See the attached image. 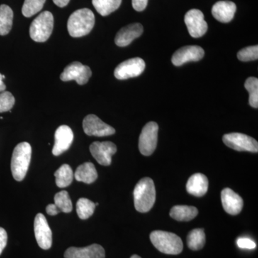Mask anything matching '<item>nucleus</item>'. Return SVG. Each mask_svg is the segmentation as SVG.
Masks as SVG:
<instances>
[{
	"instance_id": "nucleus-1",
	"label": "nucleus",
	"mask_w": 258,
	"mask_h": 258,
	"mask_svg": "<svg viewBox=\"0 0 258 258\" xmlns=\"http://www.w3.org/2000/svg\"><path fill=\"white\" fill-rule=\"evenodd\" d=\"M134 206L142 213L150 211L156 201V189L151 178H143L137 183L134 191Z\"/></svg>"
},
{
	"instance_id": "nucleus-2",
	"label": "nucleus",
	"mask_w": 258,
	"mask_h": 258,
	"mask_svg": "<svg viewBox=\"0 0 258 258\" xmlns=\"http://www.w3.org/2000/svg\"><path fill=\"white\" fill-rule=\"evenodd\" d=\"M95 25V15L91 10L83 8L75 11L68 21V30L73 37L87 35Z\"/></svg>"
},
{
	"instance_id": "nucleus-3",
	"label": "nucleus",
	"mask_w": 258,
	"mask_h": 258,
	"mask_svg": "<svg viewBox=\"0 0 258 258\" xmlns=\"http://www.w3.org/2000/svg\"><path fill=\"white\" fill-rule=\"evenodd\" d=\"M32 147L28 142H22L16 146L13 153L11 170L16 181H23L28 172L31 160Z\"/></svg>"
},
{
	"instance_id": "nucleus-4",
	"label": "nucleus",
	"mask_w": 258,
	"mask_h": 258,
	"mask_svg": "<svg viewBox=\"0 0 258 258\" xmlns=\"http://www.w3.org/2000/svg\"><path fill=\"white\" fill-rule=\"evenodd\" d=\"M154 247L161 252L167 254H179L183 250V242L179 236L165 231L156 230L150 235Z\"/></svg>"
},
{
	"instance_id": "nucleus-5",
	"label": "nucleus",
	"mask_w": 258,
	"mask_h": 258,
	"mask_svg": "<svg viewBox=\"0 0 258 258\" xmlns=\"http://www.w3.org/2000/svg\"><path fill=\"white\" fill-rule=\"evenodd\" d=\"M54 18L52 13L49 11L42 12L30 25V37L37 42L47 41L52 34Z\"/></svg>"
},
{
	"instance_id": "nucleus-6",
	"label": "nucleus",
	"mask_w": 258,
	"mask_h": 258,
	"mask_svg": "<svg viewBox=\"0 0 258 258\" xmlns=\"http://www.w3.org/2000/svg\"><path fill=\"white\" fill-rule=\"evenodd\" d=\"M159 125L156 122H149L144 125L139 137V149L144 156L152 155L157 146Z\"/></svg>"
},
{
	"instance_id": "nucleus-7",
	"label": "nucleus",
	"mask_w": 258,
	"mask_h": 258,
	"mask_svg": "<svg viewBox=\"0 0 258 258\" xmlns=\"http://www.w3.org/2000/svg\"><path fill=\"white\" fill-rule=\"evenodd\" d=\"M227 147L238 152H258V143L255 139L245 134L231 133L225 134L222 138Z\"/></svg>"
},
{
	"instance_id": "nucleus-8",
	"label": "nucleus",
	"mask_w": 258,
	"mask_h": 258,
	"mask_svg": "<svg viewBox=\"0 0 258 258\" xmlns=\"http://www.w3.org/2000/svg\"><path fill=\"white\" fill-rule=\"evenodd\" d=\"M91 76L92 72L88 66L80 62H74L64 68L60 78L64 82L76 81L79 85H84L88 82Z\"/></svg>"
},
{
	"instance_id": "nucleus-9",
	"label": "nucleus",
	"mask_w": 258,
	"mask_h": 258,
	"mask_svg": "<svg viewBox=\"0 0 258 258\" xmlns=\"http://www.w3.org/2000/svg\"><path fill=\"white\" fill-rule=\"evenodd\" d=\"M146 64L143 59L134 57L123 61L115 68L114 76L117 79L125 80L140 76L145 70Z\"/></svg>"
},
{
	"instance_id": "nucleus-10",
	"label": "nucleus",
	"mask_w": 258,
	"mask_h": 258,
	"mask_svg": "<svg viewBox=\"0 0 258 258\" xmlns=\"http://www.w3.org/2000/svg\"><path fill=\"white\" fill-rule=\"evenodd\" d=\"M184 22L190 35L195 38L203 37L208 31V23L205 21L203 13L200 10H190L185 15Z\"/></svg>"
},
{
	"instance_id": "nucleus-11",
	"label": "nucleus",
	"mask_w": 258,
	"mask_h": 258,
	"mask_svg": "<svg viewBox=\"0 0 258 258\" xmlns=\"http://www.w3.org/2000/svg\"><path fill=\"white\" fill-rule=\"evenodd\" d=\"M83 128L88 136L94 137H108L115 133V130L111 125L102 121L96 115H88L83 119Z\"/></svg>"
},
{
	"instance_id": "nucleus-12",
	"label": "nucleus",
	"mask_w": 258,
	"mask_h": 258,
	"mask_svg": "<svg viewBox=\"0 0 258 258\" xmlns=\"http://www.w3.org/2000/svg\"><path fill=\"white\" fill-rule=\"evenodd\" d=\"M35 238L40 248L49 249L52 246V231L45 217L41 213L37 214L34 222Z\"/></svg>"
},
{
	"instance_id": "nucleus-13",
	"label": "nucleus",
	"mask_w": 258,
	"mask_h": 258,
	"mask_svg": "<svg viewBox=\"0 0 258 258\" xmlns=\"http://www.w3.org/2000/svg\"><path fill=\"white\" fill-rule=\"evenodd\" d=\"M90 152L98 164L102 166L111 165L112 157L117 152V147L113 142H93L90 146Z\"/></svg>"
},
{
	"instance_id": "nucleus-14",
	"label": "nucleus",
	"mask_w": 258,
	"mask_h": 258,
	"mask_svg": "<svg viewBox=\"0 0 258 258\" xmlns=\"http://www.w3.org/2000/svg\"><path fill=\"white\" fill-rule=\"evenodd\" d=\"M204 55L205 51L203 47L198 45H189L176 50L171 57V62L174 66H181L190 61L200 60Z\"/></svg>"
},
{
	"instance_id": "nucleus-15",
	"label": "nucleus",
	"mask_w": 258,
	"mask_h": 258,
	"mask_svg": "<svg viewBox=\"0 0 258 258\" xmlns=\"http://www.w3.org/2000/svg\"><path fill=\"white\" fill-rule=\"evenodd\" d=\"M74 132L69 125L59 126L55 133V144L52 149V154L59 156L69 150L74 141Z\"/></svg>"
},
{
	"instance_id": "nucleus-16",
	"label": "nucleus",
	"mask_w": 258,
	"mask_h": 258,
	"mask_svg": "<svg viewBox=\"0 0 258 258\" xmlns=\"http://www.w3.org/2000/svg\"><path fill=\"white\" fill-rule=\"evenodd\" d=\"M105 249L101 245L93 244L85 247H71L64 252V258H105Z\"/></svg>"
},
{
	"instance_id": "nucleus-17",
	"label": "nucleus",
	"mask_w": 258,
	"mask_h": 258,
	"mask_svg": "<svg viewBox=\"0 0 258 258\" xmlns=\"http://www.w3.org/2000/svg\"><path fill=\"white\" fill-rule=\"evenodd\" d=\"M144 28L140 23H134L120 29L115 37V43L119 47L128 46L136 38L140 37Z\"/></svg>"
},
{
	"instance_id": "nucleus-18",
	"label": "nucleus",
	"mask_w": 258,
	"mask_h": 258,
	"mask_svg": "<svg viewBox=\"0 0 258 258\" xmlns=\"http://www.w3.org/2000/svg\"><path fill=\"white\" fill-rule=\"evenodd\" d=\"M221 200L222 206L227 213L231 215H237L242 211L243 200L240 195L230 188H225L222 190Z\"/></svg>"
},
{
	"instance_id": "nucleus-19",
	"label": "nucleus",
	"mask_w": 258,
	"mask_h": 258,
	"mask_svg": "<svg viewBox=\"0 0 258 258\" xmlns=\"http://www.w3.org/2000/svg\"><path fill=\"white\" fill-rule=\"evenodd\" d=\"M237 7L230 1L217 2L212 7V14L220 23H230L234 18Z\"/></svg>"
},
{
	"instance_id": "nucleus-20",
	"label": "nucleus",
	"mask_w": 258,
	"mask_h": 258,
	"mask_svg": "<svg viewBox=\"0 0 258 258\" xmlns=\"http://www.w3.org/2000/svg\"><path fill=\"white\" fill-rule=\"evenodd\" d=\"M208 178L203 174H195L190 176L186 184V191L190 195L196 197H203L208 190Z\"/></svg>"
},
{
	"instance_id": "nucleus-21",
	"label": "nucleus",
	"mask_w": 258,
	"mask_h": 258,
	"mask_svg": "<svg viewBox=\"0 0 258 258\" xmlns=\"http://www.w3.org/2000/svg\"><path fill=\"white\" fill-rule=\"evenodd\" d=\"M75 178L77 181L86 184L94 182L98 178V173L94 164L91 162H86L80 165L75 172Z\"/></svg>"
},
{
	"instance_id": "nucleus-22",
	"label": "nucleus",
	"mask_w": 258,
	"mask_h": 258,
	"mask_svg": "<svg viewBox=\"0 0 258 258\" xmlns=\"http://www.w3.org/2000/svg\"><path fill=\"white\" fill-rule=\"evenodd\" d=\"M198 215V210L195 207L177 205L173 207L170 216L177 221L188 222L193 220Z\"/></svg>"
},
{
	"instance_id": "nucleus-23",
	"label": "nucleus",
	"mask_w": 258,
	"mask_h": 258,
	"mask_svg": "<svg viewBox=\"0 0 258 258\" xmlns=\"http://www.w3.org/2000/svg\"><path fill=\"white\" fill-rule=\"evenodd\" d=\"M13 10L8 5H0V35L9 34L13 27Z\"/></svg>"
},
{
	"instance_id": "nucleus-24",
	"label": "nucleus",
	"mask_w": 258,
	"mask_h": 258,
	"mask_svg": "<svg viewBox=\"0 0 258 258\" xmlns=\"http://www.w3.org/2000/svg\"><path fill=\"white\" fill-rule=\"evenodd\" d=\"M55 182L58 187L64 188L69 186L74 179V172L69 164H63L55 171Z\"/></svg>"
},
{
	"instance_id": "nucleus-25",
	"label": "nucleus",
	"mask_w": 258,
	"mask_h": 258,
	"mask_svg": "<svg viewBox=\"0 0 258 258\" xmlns=\"http://www.w3.org/2000/svg\"><path fill=\"white\" fill-rule=\"evenodd\" d=\"M122 0H92L93 7L102 16H107L118 10Z\"/></svg>"
},
{
	"instance_id": "nucleus-26",
	"label": "nucleus",
	"mask_w": 258,
	"mask_h": 258,
	"mask_svg": "<svg viewBox=\"0 0 258 258\" xmlns=\"http://www.w3.org/2000/svg\"><path fill=\"white\" fill-rule=\"evenodd\" d=\"M188 247L194 251L203 249L205 244V234L203 229H195L188 234L186 238Z\"/></svg>"
},
{
	"instance_id": "nucleus-27",
	"label": "nucleus",
	"mask_w": 258,
	"mask_h": 258,
	"mask_svg": "<svg viewBox=\"0 0 258 258\" xmlns=\"http://www.w3.org/2000/svg\"><path fill=\"white\" fill-rule=\"evenodd\" d=\"M96 205L86 198H80L76 204V211L81 220H87L94 213Z\"/></svg>"
},
{
	"instance_id": "nucleus-28",
	"label": "nucleus",
	"mask_w": 258,
	"mask_h": 258,
	"mask_svg": "<svg viewBox=\"0 0 258 258\" xmlns=\"http://www.w3.org/2000/svg\"><path fill=\"white\" fill-rule=\"evenodd\" d=\"M244 88L248 91L249 103L252 108H258V79L250 77L246 80Z\"/></svg>"
},
{
	"instance_id": "nucleus-29",
	"label": "nucleus",
	"mask_w": 258,
	"mask_h": 258,
	"mask_svg": "<svg viewBox=\"0 0 258 258\" xmlns=\"http://www.w3.org/2000/svg\"><path fill=\"white\" fill-rule=\"evenodd\" d=\"M55 205L60 212L70 213L73 210L72 202L68 191H61L55 195Z\"/></svg>"
},
{
	"instance_id": "nucleus-30",
	"label": "nucleus",
	"mask_w": 258,
	"mask_h": 258,
	"mask_svg": "<svg viewBox=\"0 0 258 258\" xmlns=\"http://www.w3.org/2000/svg\"><path fill=\"white\" fill-rule=\"evenodd\" d=\"M46 0H25L22 13L26 18H30L40 11Z\"/></svg>"
},
{
	"instance_id": "nucleus-31",
	"label": "nucleus",
	"mask_w": 258,
	"mask_h": 258,
	"mask_svg": "<svg viewBox=\"0 0 258 258\" xmlns=\"http://www.w3.org/2000/svg\"><path fill=\"white\" fill-rule=\"evenodd\" d=\"M237 58L243 62L257 60L258 58V46H249L242 49L237 53Z\"/></svg>"
},
{
	"instance_id": "nucleus-32",
	"label": "nucleus",
	"mask_w": 258,
	"mask_h": 258,
	"mask_svg": "<svg viewBox=\"0 0 258 258\" xmlns=\"http://www.w3.org/2000/svg\"><path fill=\"white\" fill-rule=\"evenodd\" d=\"M15 103L14 96L11 93L8 91L0 93V113L11 111Z\"/></svg>"
},
{
	"instance_id": "nucleus-33",
	"label": "nucleus",
	"mask_w": 258,
	"mask_h": 258,
	"mask_svg": "<svg viewBox=\"0 0 258 258\" xmlns=\"http://www.w3.org/2000/svg\"><path fill=\"white\" fill-rule=\"evenodd\" d=\"M237 244L240 248L242 249H253L256 247V243L253 240L245 237L239 238L237 240Z\"/></svg>"
},
{
	"instance_id": "nucleus-34",
	"label": "nucleus",
	"mask_w": 258,
	"mask_h": 258,
	"mask_svg": "<svg viewBox=\"0 0 258 258\" xmlns=\"http://www.w3.org/2000/svg\"><path fill=\"white\" fill-rule=\"evenodd\" d=\"M8 243V234L3 227H0V254Z\"/></svg>"
},
{
	"instance_id": "nucleus-35",
	"label": "nucleus",
	"mask_w": 258,
	"mask_h": 258,
	"mask_svg": "<svg viewBox=\"0 0 258 258\" xmlns=\"http://www.w3.org/2000/svg\"><path fill=\"white\" fill-rule=\"evenodd\" d=\"M148 4V0H132V6L134 9L138 12L145 10Z\"/></svg>"
},
{
	"instance_id": "nucleus-36",
	"label": "nucleus",
	"mask_w": 258,
	"mask_h": 258,
	"mask_svg": "<svg viewBox=\"0 0 258 258\" xmlns=\"http://www.w3.org/2000/svg\"><path fill=\"white\" fill-rule=\"evenodd\" d=\"M46 212L49 215H51V216H55V215H57V214L60 213V210L56 207L55 204H50V205H47Z\"/></svg>"
},
{
	"instance_id": "nucleus-37",
	"label": "nucleus",
	"mask_w": 258,
	"mask_h": 258,
	"mask_svg": "<svg viewBox=\"0 0 258 258\" xmlns=\"http://www.w3.org/2000/svg\"><path fill=\"white\" fill-rule=\"evenodd\" d=\"M52 1L59 8H64V7L67 6L69 5V2L71 0H52Z\"/></svg>"
},
{
	"instance_id": "nucleus-38",
	"label": "nucleus",
	"mask_w": 258,
	"mask_h": 258,
	"mask_svg": "<svg viewBox=\"0 0 258 258\" xmlns=\"http://www.w3.org/2000/svg\"><path fill=\"white\" fill-rule=\"evenodd\" d=\"M5 79V76L0 74V93L3 92L6 89V86H5L4 82H3V80Z\"/></svg>"
},
{
	"instance_id": "nucleus-39",
	"label": "nucleus",
	"mask_w": 258,
	"mask_h": 258,
	"mask_svg": "<svg viewBox=\"0 0 258 258\" xmlns=\"http://www.w3.org/2000/svg\"><path fill=\"white\" fill-rule=\"evenodd\" d=\"M131 258H142L141 257H139V255H137V254H134V255H132Z\"/></svg>"
}]
</instances>
